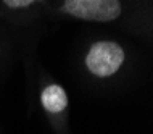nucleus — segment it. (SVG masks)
<instances>
[{
	"label": "nucleus",
	"instance_id": "1",
	"mask_svg": "<svg viewBox=\"0 0 153 134\" xmlns=\"http://www.w3.org/2000/svg\"><path fill=\"white\" fill-rule=\"evenodd\" d=\"M123 61V49L116 42H106V40L95 42L85 57V65L89 71L98 78H108L114 74L121 68Z\"/></svg>",
	"mask_w": 153,
	"mask_h": 134
},
{
	"label": "nucleus",
	"instance_id": "2",
	"mask_svg": "<svg viewBox=\"0 0 153 134\" xmlns=\"http://www.w3.org/2000/svg\"><path fill=\"white\" fill-rule=\"evenodd\" d=\"M61 11L89 21H113L121 15L119 0H65Z\"/></svg>",
	"mask_w": 153,
	"mask_h": 134
},
{
	"label": "nucleus",
	"instance_id": "3",
	"mask_svg": "<svg viewBox=\"0 0 153 134\" xmlns=\"http://www.w3.org/2000/svg\"><path fill=\"white\" fill-rule=\"evenodd\" d=\"M40 99H42L44 108L50 113H60L66 108V105H68V97H66L65 89L60 86H56V84L45 87Z\"/></svg>",
	"mask_w": 153,
	"mask_h": 134
},
{
	"label": "nucleus",
	"instance_id": "4",
	"mask_svg": "<svg viewBox=\"0 0 153 134\" xmlns=\"http://www.w3.org/2000/svg\"><path fill=\"white\" fill-rule=\"evenodd\" d=\"M39 2V0H3V3L8 5L10 8H23V7H29L31 3Z\"/></svg>",
	"mask_w": 153,
	"mask_h": 134
}]
</instances>
